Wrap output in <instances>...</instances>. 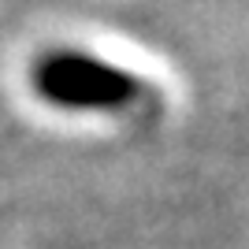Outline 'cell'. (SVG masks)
Masks as SVG:
<instances>
[{
  "label": "cell",
  "mask_w": 249,
  "mask_h": 249,
  "mask_svg": "<svg viewBox=\"0 0 249 249\" xmlns=\"http://www.w3.org/2000/svg\"><path fill=\"white\" fill-rule=\"evenodd\" d=\"M30 82L41 101L71 112H115L145 93V82L138 74L74 49L41 56L30 71Z\"/></svg>",
  "instance_id": "1"
}]
</instances>
